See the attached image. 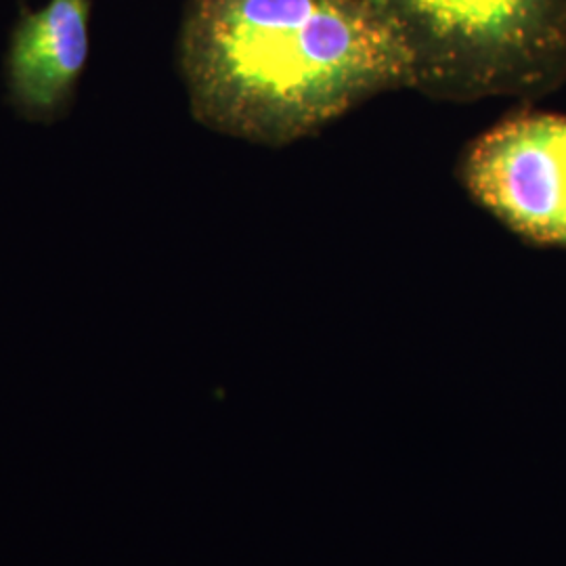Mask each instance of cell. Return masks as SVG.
Masks as SVG:
<instances>
[{
    "mask_svg": "<svg viewBox=\"0 0 566 566\" xmlns=\"http://www.w3.org/2000/svg\"><path fill=\"white\" fill-rule=\"evenodd\" d=\"M422 67L485 81H544L566 63V0H380Z\"/></svg>",
    "mask_w": 566,
    "mask_h": 566,
    "instance_id": "2",
    "label": "cell"
},
{
    "mask_svg": "<svg viewBox=\"0 0 566 566\" xmlns=\"http://www.w3.org/2000/svg\"><path fill=\"white\" fill-rule=\"evenodd\" d=\"M88 0H49L21 21L11 42V95L32 116H49L72 95L88 57Z\"/></svg>",
    "mask_w": 566,
    "mask_h": 566,
    "instance_id": "4",
    "label": "cell"
},
{
    "mask_svg": "<svg viewBox=\"0 0 566 566\" xmlns=\"http://www.w3.org/2000/svg\"><path fill=\"white\" fill-rule=\"evenodd\" d=\"M181 60L203 120L256 142L294 139L422 72L378 0H191Z\"/></svg>",
    "mask_w": 566,
    "mask_h": 566,
    "instance_id": "1",
    "label": "cell"
},
{
    "mask_svg": "<svg viewBox=\"0 0 566 566\" xmlns=\"http://www.w3.org/2000/svg\"><path fill=\"white\" fill-rule=\"evenodd\" d=\"M378 2H380V0H378ZM380 4H382V2H380Z\"/></svg>",
    "mask_w": 566,
    "mask_h": 566,
    "instance_id": "5",
    "label": "cell"
},
{
    "mask_svg": "<svg viewBox=\"0 0 566 566\" xmlns=\"http://www.w3.org/2000/svg\"><path fill=\"white\" fill-rule=\"evenodd\" d=\"M465 181L528 242L566 248V114L526 112L493 126L474 143Z\"/></svg>",
    "mask_w": 566,
    "mask_h": 566,
    "instance_id": "3",
    "label": "cell"
}]
</instances>
